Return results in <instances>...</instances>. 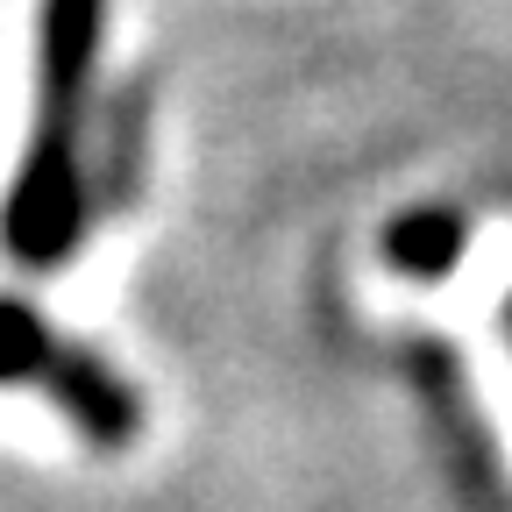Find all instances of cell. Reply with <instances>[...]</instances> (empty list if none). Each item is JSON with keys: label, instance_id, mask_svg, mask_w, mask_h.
I'll list each match as a JSON object with an SVG mask.
<instances>
[{"label": "cell", "instance_id": "3", "mask_svg": "<svg viewBox=\"0 0 512 512\" xmlns=\"http://www.w3.org/2000/svg\"><path fill=\"white\" fill-rule=\"evenodd\" d=\"M57 349H64V335L50 328V320L29 299L0 292V384H43Z\"/></svg>", "mask_w": 512, "mask_h": 512}, {"label": "cell", "instance_id": "2", "mask_svg": "<svg viewBox=\"0 0 512 512\" xmlns=\"http://www.w3.org/2000/svg\"><path fill=\"white\" fill-rule=\"evenodd\" d=\"M463 256H470V214H456V207H413L384 228V264L420 285L448 278Z\"/></svg>", "mask_w": 512, "mask_h": 512}, {"label": "cell", "instance_id": "1", "mask_svg": "<svg viewBox=\"0 0 512 512\" xmlns=\"http://www.w3.org/2000/svg\"><path fill=\"white\" fill-rule=\"evenodd\" d=\"M107 36V0H36V121L0 200V242L15 264L43 271L79 249L93 221V171H86V100Z\"/></svg>", "mask_w": 512, "mask_h": 512}]
</instances>
